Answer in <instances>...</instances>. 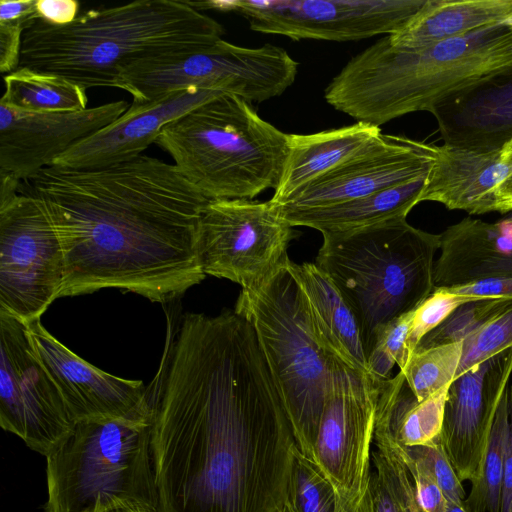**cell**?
Instances as JSON below:
<instances>
[{"label": "cell", "mask_w": 512, "mask_h": 512, "mask_svg": "<svg viewBox=\"0 0 512 512\" xmlns=\"http://www.w3.org/2000/svg\"><path fill=\"white\" fill-rule=\"evenodd\" d=\"M147 397L157 512L283 510L296 441L245 318L168 319Z\"/></svg>", "instance_id": "cell-1"}, {"label": "cell", "mask_w": 512, "mask_h": 512, "mask_svg": "<svg viewBox=\"0 0 512 512\" xmlns=\"http://www.w3.org/2000/svg\"><path fill=\"white\" fill-rule=\"evenodd\" d=\"M61 242V297L116 288L168 303L205 274L196 249L210 201L174 164L140 155L97 169L50 166L29 179Z\"/></svg>", "instance_id": "cell-2"}, {"label": "cell", "mask_w": 512, "mask_h": 512, "mask_svg": "<svg viewBox=\"0 0 512 512\" xmlns=\"http://www.w3.org/2000/svg\"><path fill=\"white\" fill-rule=\"evenodd\" d=\"M224 28L186 1L141 0L86 11L63 26L41 19L23 32L19 67L84 89L114 87L129 64L222 39Z\"/></svg>", "instance_id": "cell-3"}, {"label": "cell", "mask_w": 512, "mask_h": 512, "mask_svg": "<svg viewBox=\"0 0 512 512\" xmlns=\"http://www.w3.org/2000/svg\"><path fill=\"white\" fill-rule=\"evenodd\" d=\"M512 61V22L419 49L392 47L387 36L353 56L324 91L334 109L377 127L430 111L460 86Z\"/></svg>", "instance_id": "cell-4"}, {"label": "cell", "mask_w": 512, "mask_h": 512, "mask_svg": "<svg viewBox=\"0 0 512 512\" xmlns=\"http://www.w3.org/2000/svg\"><path fill=\"white\" fill-rule=\"evenodd\" d=\"M155 143L209 200L252 199L278 185L289 134L223 93L167 124Z\"/></svg>", "instance_id": "cell-5"}, {"label": "cell", "mask_w": 512, "mask_h": 512, "mask_svg": "<svg viewBox=\"0 0 512 512\" xmlns=\"http://www.w3.org/2000/svg\"><path fill=\"white\" fill-rule=\"evenodd\" d=\"M322 236L315 264L355 313L369 358L375 331L413 311L433 292L440 234L401 218Z\"/></svg>", "instance_id": "cell-6"}, {"label": "cell", "mask_w": 512, "mask_h": 512, "mask_svg": "<svg viewBox=\"0 0 512 512\" xmlns=\"http://www.w3.org/2000/svg\"><path fill=\"white\" fill-rule=\"evenodd\" d=\"M148 401L131 413L75 424L46 457L45 512H91L123 502L157 512Z\"/></svg>", "instance_id": "cell-7"}, {"label": "cell", "mask_w": 512, "mask_h": 512, "mask_svg": "<svg viewBox=\"0 0 512 512\" xmlns=\"http://www.w3.org/2000/svg\"><path fill=\"white\" fill-rule=\"evenodd\" d=\"M288 258L260 284L242 288L234 311L252 325L296 445L313 461L325 401L342 364L320 345Z\"/></svg>", "instance_id": "cell-8"}, {"label": "cell", "mask_w": 512, "mask_h": 512, "mask_svg": "<svg viewBox=\"0 0 512 512\" xmlns=\"http://www.w3.org/2000/svg\"><path fill=\"white\" fill-rule=\"evenodd\" d=\"M65 273L60 239L31 193L0 204V313L29 324L60 298Z\"/></svg>", "instance_id": "cell-9"}, {"label": "cell", "mask_w": 512, "mask_h": 512, "mask_svg": "<svg viewBox=\"0 0 512 512\" xmlns=\"http://www.w3.org/2000/svg\"><path fill=\"white\" fill-rule=\"evenodd\" d=\"M197 11L233 12L251 30L294 41H359L400 30L426 0L186 1Z\"/></svg>", "instance_id": "cell-10"}, {"label": "cell", "mask_w": 512, "mask_h": 512, "mask_svg": "<svg viewBox=\"0 0 512 512\" xmlns=\"http://www.w3.org/2000/svg\"><path fill=\"white\" fill-rule=\"evenodd\" d=\"M295 235L270 201L210 200L198 221L197 256L205 275L251 288L288 256Z\"/></svg>", "instance_id": "cell-11"}, {"label": "cell", "mask_w": 512, "mask_h": 512, "mask_svg": "<svg viewBox=\"0 0 512 512\" xmlns=\"http://www.w3.org/2000/svg\"><path fill=\"white\" fill-rule=\"evenodd\" d=\"M0 425L47 457L75 422L36 354L27 325L0 313Z\"/></svg>", "instance_id": "cell-12"}, {"label": "cell", "mask_w": 512, "mask_h": 512, "mask_svg": "<svg viewBox=\"0 0 512 512\" xmlns=\"http://www.w3.org/2000/svg\"><path fill=\"white\" fill-rule=\"evenodd\" d=\"M379 381L338 365L314 443L313 461L351 502L368 490Z\"/></svg>", "instance_id": "cell-13"}, {"label": "cell", "mask_w": 512, "mask_h": 512, "mask_svg": "<svg viewBox=\"0 0 512 512\" xmlns=\"http://www.w3.org/2000/svg\"><path fill=\"white\" fill-rule=\"evenodd\" d=\"M258 77L259 63L250 48L219 39L210 45L135 61L119 72L114 87L130 93L133 103L190 88L244 97Z\"/></svg>", "instance_id": "cell-14"}, {"label": "cell", "mask_w": 512, "mask_h": 512, "mask_svg": "<svg viewBox=\"0 0 512 512\" xmlns=\"http://www.w3.org/2000/svg\"><path fill=\"white\" fill-rule=\"evenodd\" d=\"M437 150L433 144L381 133L275 207L281 211L327 207L415 181L429 174Z\"/></svg>", "instance_id": "cell-15"}, {"label": "cell", "mask_w": 512, "mask_h": 512, "mask_svg": "<svg viewBox=\"0 0 512 512\" xmlns=\"http://www.w3.org/2000/svg\"><path fill=\"white\" fill-rule=\"evenodd\" d=\"M128 108L118 100L75 112L38 113L0 103V171L29 180Z\"/></svg>", "instance_id": "cell-16"}, {"label": "cell", "mask_w": 512, "mask_h": 512, "mask_svg": "<svg viewBox=\"0 0 512 512\" xmlns=\"http://www.w3.org/2000/svg\"><path fill=\"white\" fill-rule=\"evenodd\" d=\"M511 374L512 347L459 375L449 386L440 438L460 481H472L478 471Z\"/></svg>", "instance_id": "cell-17"}, {"label": "cell", "mask_w": 512, "mask_h": 512, "mask_svg": "<svg viewBox=\"0 0 512 512\" xmlns=\"http://www.w3.org/2000/svg\"><path fill=\"white\" fill-rule=\"evenodd\" d=\"M27 325L31 344L57 386L75 424L127 415L147 399L141 380L109 374L83 360L41 324Z\"/></svg>", "instance_id": "cell-18"}, {"label": "cell", "mask_w": 512, "mask_h": 512, "mask_svg": "<svg viewBox=\"0 0 512 512\" xmlns=\"http://www.w3.org/2000/svg\"><path fill=\"white\" fill-rule=\"evenodd\" d=\"M444 145L492 152L512 140V61L441 98L429 111Z\"/></svg>", "instance_id": "cell-19"}, {"label": "cell", "mask_w": 512, "mask_h": 512, "mask_svg": "<svg viewBox=\"0 0 512 512\" xmlns=\"http://www.w3.org/2000/svg\"><path fill=\"white\" fill-rule=\"evenodd\" d=\"M220 94L190 88L149 102H132L119 118L72 145L52 166L97 169L130 161L155 143L167 124Z\"/></svg>", "instance_id": "cell-20"}, {"label": "cell", "mask_w": 512, "mask_h": 512, "mask_svg": "<svg viewBox=\"0 0 512 512\" xmlns=\"http://www.w3.org/2000/svg\"><path fill=\"white\" fill-rule=\"evenodd\" d=\"M512 174V140L492 152L438 146L420 202L479 215L496 211L495 191Z\"/></svg>", "instance_id": "cell-21"}, {"label": "cell", "mask_w": 512, "mask_h": 512, "mask_svg": "<svg viewBox=\"0 0 512 512\" xmlns=\"http://www.w3.org/2000/svg\"><path fill=\"white\" fill-rule=\"evenodd\" d=\"M434 288L512 277V221L489 223L466 217L441 234Z\"/></svg>", "instance_id": "cell-22"}, {"label": "cell", "mask_w": 512, "mask_h": 512, "mask_svg": "<svg viewBox=\"0 0 512 512\" xmlns=\"http://www.w3.org/2000/svg\"><path fill=\"white\" fill-rule=\"evenodd\" d=\"M287 266L323 350L340 364L370 374L360 323L331 278L315 263L298 264L288 258Z\"/></svg>", "instance_id": "cell-23"}, {"label": "cell", "mask_w": 512, "mask_h": 512, "mask_svg": "<svg viewBox=\"0 0 512 512\" xmlns=\"http://www.w3.org/2000/svg\"><path fill=\"white\" fill-rule=\"evenodd\" d=\"M382 133L381 128L356 122L310 134H289V150L278 185L269 200L285 203L320 175L354 155Z\"/></svg>", "instance_id": "cell-24"}, {"label": "cell", "mask_w": 512, "mask_h": 512, "mask_svg": "<svg viewBox=\"0 0 512 512\" xmlns=\"http://www.w3.org/2000/svg\"><path fill=\"white\" fill-rule=\"evenodd\" d=\"M504 22H512V0H426L400 30L386 36L392 47L411 50Z\"/></svg>", "instance_id": "cell-25"}, {"label": "cell", "mask_w": 512, "mask_h": 512, "mask_svg": "<svg viewBox=\"0 0 512 512\" xmlns=\"http://www.w3.org/2000/svg\"><path fill=\"white\" fill-rule=\"evenodd\" d=\"M449 386L419 401L403 373L379 381L374 435L399 446H417L440 435Z\"/></svg>", "instance_id": "cell-26"}, {"label": "cell", "mask_w": 512, "mask_h": 512, "mask_svg": "<svg viewBox=\"0 0 512 512\" xmlns=\"http://www.w3.org/2000/svg\"><path fill=\"white\" fill-rule=\"evenodd\" d=\"M427 176L327 207L278 211L292 227L305 226L316 229L321 234L349 232L393 219L406 218L412 208L420 203Z\"/></svg>", "instance_id": "cell-27"}, {"label": "cell", "mask_w": 512, "mask_h": 512, "mask_svg": "<svg viewBox=\"0 0 512 512\" xmlns=\"http://www.w3.org/2000/svg\"><path fill=\"white\" fill-rule=\"evenodd\" d=\"M4 84L0 103L18 110L62 113L87 108V90L56 75L18 67L4 76Z\"/></svg>", "instance_id": "cell-28"}, {"label": "cell", "mask_w": 512, "mask_h": 512, "mask_svg": "<svg viewBox=\"0 0 512 512\" xmlns=\"http://www.w3.org/2000/svg\"><path fill=\"white\" fill-rule=\"evenodd\" d=\"M368 493L371 512H416L411 476L393 443L374 435Z\"/></svg>", "instance_id": "cell-29"}, {"label": "cell", "mask_w": 512, "mask_h": 512, "mask_svg": "<svg viewBox=\"0 0 512 512\" xmlns=\"http://www.w3.org/2000/svg\"><path fill=\"white\" fill-rule=\"evenodd\" d=\"M507 422V399L503 392L481 464L471 481L470 493L463 501L467 512H501Z\"/></svg>", "instance_id": "cell-30"}, {"label": "cell", "mask_w": 512, "mask_h": 512, "mask_svg": "<svg viewBox=\"0 0 512 512\" xmlns=\"http://www.w3.org/2000/svg\"><path fill=\"white\" fill-rule=\"evenodd\" d=\"M463 341L415 349L403 370L405 380L419 401L450 386L457 375Z\"/></svg>", "instance_id": "cell-31"}, {"label": "cell", "mask_w": 512, "mask_h": 512, "mask_svg": "<svg viewBox=\"0 0 512 512\" xmlns=\"http://www.w3.org/2000/svg\"><path fill=\"white\" fill-rule=\"evenodd\" d=\"M284 507L288 512H335L336 490L317 464L293 450Z\"/></svg>", "instance_id": "cell-32"}, {"label": "cell", "mask_w": 512, "mask_h": 512, "mask_svg": "<svg viewBox=\"0 0 512 512\" xmlns=\"http://www.w3.org/2000/svg\"><path fill=\"white\" fill-rule=\"evenodd\" d=\"M512 299L482 298L458 307L443 323L428 333L416 349L464 341L481 324L503 310Z\"/></svg>", "instance_id": "cell-33"}, {"label": "cell", "mask_w": 512, "mask_h": 512, "mask_svg": "<svg viewBox=\"0 0 512 512\" xmlns=\"http://www.w3.org/2000/svg\"><path fill=\"white\" fill-rule=\"evenodd\" d=\"M512 347V302L463 341L457 375Z\"/></svg>", "instance_id": "cell-34"}, {"label": "cell", "mask_w": 512, "mask_h": 512, "mask_svg": "<svg viewBox=\"0 0 512 512\" xmlns=\"http://www.w3.org/2000/svg\"><path fill=\"white\" fill-rule=\"evenodd\" d=\"M412 315L413 311L407 312L375 331L368 367L376 379H389L395 364L400 370L407 364L410 357L407 341Z\"/></svg>", "instance_id": "cell-35"}, {"label": "cell", "mask_w": 512, "mask_h": 512, "mask_svg": "<svg viewBox=\"0 0 512 512\" xmlns=\"http://www.w3.org/2000/svg\"><path fill=\"white\" fill-rule=\"evenodd\" d=\"M474 299L458 295L444 287L434 288L413 310L407 341L410 355L428 333L443 323L462 304Z\"/></svg>", "instance_id": "cell-36"}, {"label": "cell", "mask_w": 512, "mask_h": 512, "mask_svg": "<svg viewBox=\"0 0 512 512\" xmlns=\"http://www.w3.org/2000/svg\"><path fill=\"white\" fill-rule=\"evenodd\" d=\"M395 445L404 454L420 461L430 471L442 489L448 504H463L465 491L444 450L440 435L423 445Z\"/></svg>", "instance_id": "cell-37"}, {"label": "cell", "mask_w": 512, "mask_h": 512, "mask_svg": "<svg viewBox=\"0 0 512 512\" xmlns=\"http://www.w3.org/2000/svg\"><path fill=\"white\" fill-rule=\"evenodd\" d=\"M403 459L411 476L414 489L416 512H445L448 501L439 484L430 471L417 459L400 451L393 443Z\"/></svg>", "instance_id": "cell-38"}, {"label": "cell", "mask_w": 512, "mask_h": 512, "mask_svg": "<svg viewBox=\"0 0 512 512\" xmlns=\"http://www.w3.org/2000/svg\"><path fill=\"white\" fill-rule=\"evenodd\" d=\"M26 26L0 23V72L11 73L19 67L22 36Z\"/></svg>", "instance_id": "cell-39"}, {"label": "cell", "mask_w": 512, "mask_h": 512, "mask_svg": "<svg viewBox=\"0 0 512 512\" xmlns=\"http://www.w3.org/2000/svg\"><path fill=\"white\" fill-rule=\"evenodd\" d=\"M458 295L482 299H512V277L489 278L457 287H444Z\"/></svg>", "instance_id": "cell-40"}, {"label": "cell", "mask_w": 512, "mask_h": 512, "mask_svg": "<svg viewBox=\"0 0 512 512\" xmlns=\"http://www.w3.org/2000/svg\"><path fill=\"white\" fill-rule=\"evenodd\" d=\"M39 19L57 26L71 23L78 17L79 2L75 0H36Z\"/></svg>", "instance_id": "cell-41"}, {"label": "cell", "mask_w": 512, "mask_h": 512, "mask_svg": "<svg viewBox=\"0 0 512 512\" xmlns=\"http://www.w3.org/2000/svg\"><path fill=\"white\" fill-rule=\"evenodd\" d=\"M508 407L507 432L504 447V476L501 512H512V384L504 390Z\"/></svg>", "instance_id": "cell-42"}, {"label": "cell", "mask_w": 512, "mask_h": 512, "mask_svg": "<svg viewBox=\"0 0 512 512\" xmlns=\"http://www.w3.org/2000/svg\"><path fill=\"white\" fill-rule=\"evenodd\" d=\"M39 19L36 0H1L0 23H19L26 28Z\"/></svg>", "instance_id": "cell-43"}, {"label": "cell", "mask_w": 512, "mask_h": 512, "mask_svg": "<svg viewBox=\"0 0 512 512\" xmlns=\"http://www.w3.org/2000/svg\"><path fill=\"white\" fill-rule=\"evenodd\" d=\"M496 212L507 214L512 211V174L495 191Z\"/></svg>", "instance_id": "cell-44"}, {"label": "cell", "mask_w": 512, "mask_h": 512, "mask_svg": "<svg viewBox=\"0 0 512 512\" xmlns=\"http://www.w3.org/2000/svg\"><path fill=\"white\" fill-rule=\"evenodd\" d=\"M19 182L20 180L13 175L0 171V204L18 195Z\"/></svg>", "instance_id": "cell-45"}, {"label": "cell", "mask_w": 512, "mask_h": 512, "mask_svg": "<svg viewBox=\"0 0 512 512\" xmlns=\"http://www.w3.org/2000/svg\"><path fill=\"white\" fill-rule=\"evenodd\" d=\"M335 512H371L370 497L368 490L359 502H351L341 497L336 492V510Z\"/></svg>", "instance_id": "cell-46"}, {"label": "cell", "mask_w": 512, "mask_h": 512, "mask_svg": "<svg viewBox=\"0 0 512 512\" xmlns=\"http://www.w3.org/2000/svg\"><path fill=\"white\" fill-rule=\"evenodd\" d=\"M91 512H150L136 505L123 502L110 503L93 509Z\"/></svg>", "instance_id": "cell-47"}, {"label": "cell", "mask_w": 512, "mask_h": 512, "mask_svg": "<svg viewBox=\"0 0 512 512\" xmlns=\"http://www.w3.org/2000/svg\"><path fill=\"white\" fill-rule=\"evenodd\" d=\"M445 512H467L463 504L450 503Z\"/></svg>", "instance_id": "cell-48"}, {"label": "cell", "mask_w": 512, "mask_h": 512, "mask_svg": "<svg viewBox=\"0 0 512 512\" xmlns=\"http://www.w3.org/2000/svg\"><path fill=\"white\" fill-rule=\"evenodd\" d=\"M507 219H509L510 221H512V211L507 213V215L505 216Z\"/></svg>", "instance_id": "cell-49"}, {"label": "cell", "mask_w": 512, "mask_h": 512, "mask_svg": "<svg viewBox=\"0 0 512 512\" xmlns=\"http://www.w3.org/2000/svg\"><path fill=\"white\" fill-rule=\"evenodd\" d=\"M281 512H288V511H287V510H286V508L284 507V508H283V510H282Z\"/></svg>", "instance_id": "cell-50"}]
</instances>
